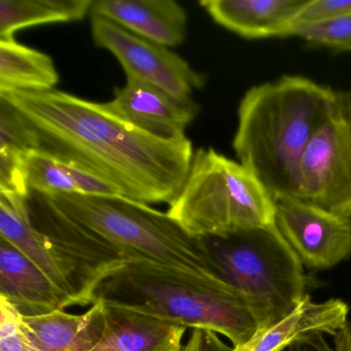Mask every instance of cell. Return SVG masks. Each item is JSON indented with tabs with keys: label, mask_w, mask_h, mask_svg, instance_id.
I'll return each mask as SVG.
<instances>
[{
	"label": "cell",
	"mask_w": 351,
	"mask_h": 351,
	"mask_svg": "<svg viewBox=\"0 0 351 351\" xmlns=\"http://www.w3.org/2000/svg\"><path fill=\"white\" fill-rule=\"evenodd\" d=\"M348 14H351V0H307L295 17L291 29L297 26L330 21Z\"/></svg>",
	"instance_id": "25"
},
{
	"label": "cell",
	"mask_w": 351,
	"mask_h": 351,
	"mask_svg": "<svg viewBox=\"0 0 351 351\" xmlns=\"http://www.w3.org/2000/svg\"><path fill=\"white\" fill-rule=\"evenodd\" d=\"M332 346L335 351H351V324H348L344 328L332 337Z\"/></svg>",
	"instance_id": "28"
},
{
	"label": "cell",
	"mask_w": 351,
	"mask_h": 351,
	"mask_svg": "<svg viewBox=\"0 0 351 351\" xmlns=\"http://www.w3.org/2000/svg\"><path fill=\"white\" fill-rule=\"evenodd\" d=\"M48 197L69 219L116 248L128 262L145 261L219 280L204 238L191 235L167 213L120 195Z\"/></svg>",
	"instance_id": "4"
},
{
	"label": "cell",
	"mask_w": 351,
	"mask_h": 351,
	"mask_svg": "<svg viewBox=\"0 0 351 351\" xmlns=\"http://www.w3.org/2000/svg\"><path fill=\"white\" fill-rule=\"evenodd\" d=\"M28 208L34 225L73 274L82 306L95 303L99 285L128 261L116 248L69 219L46 195L30 192Z\"/></svg>",
	"instance_id": "8"
},
{
	"label": "cell",
	"mask_w": 351,
	"mask_h": 351,
	"mask_svg": "<svg viewBox=\"0 0 351 351\" xmlns=\"http://www.w3.org/2000/svg\"><path fill=\"white\" fill-rule=\"evenodd\" d=\"M22 317L28 334L42 351H91L104 335L106 305L96 300L81 314L61 309Z\"/></svg>",
	"instance_id": "18"
},
{
	"label": "cell",
	"mask_w": 351,
	"mask_h": 351,
	"mask_svg": "<svg viewBox=\"0 0 351 351\" xmlns=\"http://www.w3.org/2000/svg\"><path fill=\"white\" fill-rule=\"evenodd\" d=\"M34 151L32 133L14 108L0 98V154L24 157Z\"/></svg>",
	"instance_id": "23"
},
{
	"label": "cell",
	"mask_w": 351,
	"mask_h": 351,
	"mask_svg": "<svg viewBox=\"0 0 351 351\" xmlns=\"http://www.w3.org/2000/svg\"><path fill=\"white\" fill-rule=\"evenodd\" d=\"M326 336L324 334H316L306 337L289 347L287 351H335L332 343L328 342Z\"/></svg>",
	"instance_id": "27"
},
{
	"label": "cell",
	"mask_w": 351,
	"mask_h": 351,
	"mask_svg": "<svg viewBox=\"0 0 351 351\" xmlns=\"http://www.w3.org/2000/svg\"><path fill=\"white\" fill-rule=\"evenodd\" d=\"M106 305V328L91 351H182L186 328L151 314Z\"/></svg>",
	"instance_id": "17"
},
{
	"label": "cell",
	"mask_w": 351,
	"mask_h": 351,
	"mask_svg": "<svg viewBox=\"0 0 351 351\" xmlns=\"http://www.w3.org/2000/svg\"><path fill=\"white\" fill-rule=\"evenodd\" d=\"M307 0H202L221 27L248 40L287 38Z\"/></svg>",
	"instance_id": "16"
},
{
	"label": "cell",
	"mask_w": 351,
	"mask_h": 351,
	"mask_svg": "<svg viewBox=\"0 0 351 351\" xmlns=\"http://www.w3.org/2000/svg\"><path fill=\"white\" fill-rule=\"evenodd\" d=\"M298 199L351 217V89L335 91L301 166Z\"/></svg>",
	"instance_id": "7"
},
{
	"label": "cell",
	"mask_w": 351,
	"mask_h": 351,
	"mask_svg": "<svg viewBox=\"0 0 351 351\" xmlns=\"http://www.w3.org/2000/svg\"><path fill=\"white\" fill-rule=\"evenodd\" d=\"M26 182L30 192L40 194H82L114 196L122 192L110 182L40 152L25 159Z\"/></svg>",
	"instance_id": "19"
},
{
	"label": "cell",
	"mask_w": 351,
	"mask_h": 351,
	"mask_svg": "<svg viewBox=\"0 0 351 351\" xmlns=\"http://www.w3.org/2000/svg\"><path fill=\"white\" fill-rule=\"evenodd\" d=\"M94 0H0V40H13L23 28L80 21Z\"/></svg>",
	"instance_id": "21"
},
{
	"label": "cell",
	"mask_w": 351,
	"mask_h": 351,
	"mask_svg": "<svg viewBox=\"0 0 351 351\" xmlns=\"http://www.w3.org/2000/svg\"><path fill=\"white\" fill-rule=\"evenodd\" d=\"M90 15L94 44L118 59L127 77L154 86L180 101H192L194 92L204 86V75L167 47L135 36L106 18Z\"/></svg>",
	"instance_id": "9"
},
{
	"label": "cell",
	"mask_w": 351,
	"mask_h": 351,
	"mask_svg": "<svg viewBox=\"0 0 351 351\" xmlns=\"http://www.w3.org/2000/svg\"><path fill=\"white\" fill-rule=\"evenodd\" d=\"M276 201L247 168L199 149L167 213L195 237H221L275 225Z\"/></svg>",
	"instance_id": "5"
},
{
	"label": "cell",
	"mask_w": 351,
	"mask_h": 351,
	"mask_svg": "<svg viewBox=\"0 0 351 351\" xmlns=\"http://www.w3.org/2000/svg\"><path fill=\"white\" fill-rule=\"evenodd\" d=\"M59 75L49 55L13 40H0V93L49 91Z\"/></svg>",
	"instance_id": "20"
},
{
	"label": "cell",
	"mask_w": 351,
	"mask_h": 351,
	"mask_svg": "<svg viewBox=\"0 0 351 351\" xmlns=\"http://www.w3.org/2000/svg\"><path fill=\"white\" fill-rule=\"evenodd\" d=\"M28 197L0 192V238L27 256L55 285L73 300L75 306H82L73 274L53 250L46 236L32 223Z\"/></svg>",
	"instance_id": "13"
},
{
	"label": "cell",
	"mask_w": 351,
	"mask_h": 351,
	"mask_svg": "<svg viewBox=\"0 0 351 351\" xmlns=\"http://www.w3.org/2000/svg\"><path fill=\"white\" fill-rule=\"evenodd\" d=\"M289 36L303 38L308 44L336 53H351V14L320 23L297 26Z\"/></svg>",
	"instance_id": "22"
},
{
	"label": "cell",
	"mask_w": 351,
	"mask_h": 351,
	"mask_svg": "<svg viewBox=\"0 0 351 351\" xmlns=\"http://www.w3.org/2000/svg\"><path fill=\"white\" fill-rule=\"evenodd\" d=\"M275 226L303 267L324 270L351 256V217L301 199H280Z\"/></svg>",
	"instance_id": "10"
},
{
	"label": "cell",
	"mask_w": 351,
	"mask_h": 351,
	"mask_svg": "<svg viewBox=\"0 0 351 351\" xmlns=\"http://www.w3.org/2000/svg\"><path fill=\"white\" fill-rule=\"evenodd\" d=\"M204 240L217 278L250 306L258 330L285 317L307 295L303 265L276 226Z\"/></svg>",
	"instance_id": "6"
},
{
	"label": "cell",
	"mask_w": 351,
	"mask_h": 351,
	"mask_svg": "<svg viewBox=\"0 0 351 351\" xmlns=\"http://www.w3.org/2000/svg\"><path fill=\"white\" fill-rule=\"evenodd\" d=\"M182 351H234V348L226 344L217 332L194 328Z\"/></svg>",
	"instance_id": "26"
},
{
	"label": "cell",
	"mask_w": 351,
	"mask_h": 351,
	"mask_svg": "<svg viewBox=\"0 0 351 351\" xmlns=\"http://www.w3.org/2000/svg\"><path fill=\"white\" fill-rule=\"evenodd\" d=\"M32 133L36 152L97 176L145 204H169L182 190L194 151L188 137L162 138L106 104L60 90L0 93Z\"/></svg>",
	"instance_id": "1"
},
{
	"label": "cell",
	"mask_w": 351,
	"mask_h": 351,
	"mask_svg": "<svg viewBox=\"0 0 351 351\" xmlns=\"http://www.w3.org/2000/svg\"><path fill=\"white\" fill-rule=\"evenodd\" d=\"M90 14L167 48L188 36V14L174 0H94Z\"/></svg>",
	"instance_id": "15"
},
{
	"label": "cell",
	"mask_w": 351,
	"mask_h": 351,
	"mask_svg": "<svg viewBox=\"0 0 351 351\" xmlns=\"http://www.w3.org/2000/svg\"><path fill=\"white\" fill-rule=\"evenodd\" d=\"M0 351H42L26 330L22 314L0 298Z\"/></svg>",
	"instance_id": "24"
},
{
	"label": "cell",
	"mask_w": 351,
	"mask_h": 351,
	"mask_svg": "<svg viewBox=\"0 0 351 351\" xmlns=\"http://www.w3.org/2000/svg\"><path fill=\"white\" fill-rule=\"evenodd\" d=\"M349 307L340 299L314 302L309 293L285 317L256 330L252 339L234 351H287L312 335L334 337L348 322Z\"/></svg>",
	"instance_id": "14"
},
{
	"label": "cell",
	"mask_w": 351,
	"mask_h": 351,
	"mask_svg": "<svg viewBox=\"0 0 351 351\" xmlns=\"http://www.w3.org/2000/svg\"><path fill=\"white\" fill-rule=\"evenodd\" d=\"M334 95V90L301 75H283L244 94L234 152L275 201L298 199L304 154L328 116Z\"/></svg>",
	"instance_id": "2"
},
{
	"label": "cell",
	"mask_w": 351,
	"mask_h": 351,
	"mask_svg": "<svg viewBox=\"0 0 351 351\" xmlns=\"http://www.w3.org/2000/svg\"><path fill=\"white\" fill-rule=\"evenodd\" d=\"M96 300L186 328L213 330L233 347L247 342L258 328L250 306L225 283L145 261H131L110 275L96 291Z\"/></svg>",
	"instance_id": "3"
},
{
	"label": "cell",
	"mask_w": 351,
	"mask_h": 351,
	"mask_svg": "<svg viewBox=\"0 0 351 351\" xmlns=\"http://www.w3.org/2000/svg\"><path fill=\"white\" fill-rule=\"evenodd\" d=\"M0 298L24 316L75 306L73 300L7 240L0 238Z\"/></svg>",
	"instance_id": "12"
},
{
	"label": "cell",
	"mask_w": 351,
	"mask_h": 351,
	"mask_svg": "<svg viewBox=\"0 0 351 351\" xmlns=\"http://www.w3.org/2000/svg\"><path fill=\"white\" fill-rule=\"evenodd\" d=\"M108 108L137 128L162 138L186 137L189 125L199 112L192 101H180L165 92L136 79L114 91Z\"/></svg>",
	"instance_id": "11"
}]
</instances>
